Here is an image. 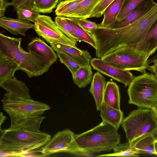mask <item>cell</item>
I'll use <instances>...</instances> for the list:
<instances>
[{
    "mask_svg": "<svg viewBox=\"0 0 157 157\" xmlns=\"http://www.w3.org/2000/svg\"><path fill=\"white\" fill-rule=\"evenodd\" d=\"M157 19V3L147 13L133 23L118 29L99 28L98 37L105 53L138 44L143 41Z\"/></svg>",
    "mask_w": 157,
    "mask_h": 157,
    "instance_id": "cell-1",
    "label": "cell"
},
{
    "mask_svg": "<svg viewBox=\"0 0 157 157\" xmlns=\"http://www.w3.org/2000/svg\"><path fill=\"white\" fill-rule=\"evenodd\" d=\"M21 40L0 33V54L14 61L29 78L47 72L53 64L33 52L25 51L21 46Z\"/></svg>",
    "mask_w": 157,
    "mask_h": 157,
    "instance_id": "cell-2",
    "label": "cell"
},
{
    "mask_svg": "<svg viewBox=\"0 0 157 157\" xmlns=\"http://www.w3.org/2000/svg\"><path fill=\"white\" fill-rule=\"evenodd\" d=\"M45 132L4 130L0 138V156L20 157L26 151L41 148L51 138Z\"/></svg>",
    "mask_w": 157,
    "mask_h": 157,
    "instance_id": "cell-3",
    "label": "cell"
},
{
    "mask_svg": "<svg viewBox=\"0 0 157 157\" xmlns=\"http://www.w3.org/2000/svg\"><path fill=\"white\" fill-rule=\"evenodd\" d=\"M74 138L79 148L87 156L101 151L109 152L120 144L121 136L117 130L102 121L99 124Z\"/></svg>",
    "mask_w": 157,
    "mask_h": 157,
    "instance_id": "cell-4",
    "label": "cell"
},
{
    "mask_svg": "<svg viewBox=\"0 0 157 157\" xmlns=\"http://www.w3.org/2000/svg\"><path fill=\"white\" fill-rule=\"evenodd\" d=\"M121 126L131 145L137 139L157 129V117L151 109L138 107L123 118Z\"/></svg>",
    "mask_w": 157,
    "mask_h": 157,
    "instance_id": "cell-5",
    "label": "cell"
},
{
    "mask_svg": "<svg viewBox=\"0 0 157 157\" xmlns=\"http://www.w3.org/2000/svg\"><path fill=\"white\" fill-rule=\"evenodd\" d=\"M127 93L129 104L151 109L157 101V78L153 73L146 72L134 76Z\"/></svg>",
    "mask_w": 157,
    "mask_h": 157,
    "instance_id": "cell-6",
    "label": "cell"
},
{
    "mask_svg": "<svg viewBox=\"0 0 157 157\" xmlns=\"http://www.w3.org/2000/svg\"><path fill=\"white\" fill-rule=\"evenodd\" d=\"M149 54L130 47L120 48L101 59L112 65L125 71L146 72L149 66Z\"/></svg>",
    "mask_w": 157,
    "mask_h": 157,
    "instance_id": "cell-7",
    "label": "cell"
},
{
    "mask_svg": "<svg viewBox=\"0 0 157 157\" xmlns=\"http://www.w3.org/2000/svg\"><path fill=\"white\" fill-rule=\"evenodd\" d=\"M2 108L10 119L21 116H41L50 109L47 104L31 100L16 98L7 93L1 100Z\"/></svg>",
    "mask_w": 157,
    "mask_h": 157,
    "instance_id": "cell-8",
    "label": "cell"
},
{
    "mask_svg": "<svg viewBox=\"0 0 157 157\" xmlns=\"http://www.w3.org/2000/svg\"><path fill=\"white\" fill-rule=\"evenodd\" d=\"M75 133L66 128L54 135L41 148L45 156L51 154L67 152L77 155L86 156L79 148L74 138Z\"/></svg>",
    "mask_w": 157,
    "mask_h": 157,
    "instance_id": "cell-9",
    "label": "cell"
},
{
    "mask_svg": "<svg viewBox=\"0 0 157 157\" xmlns=\"http://www.w3.org/2000/svg\"><path fill=\"white\" fill-rule=\"evenodd\" d=\"M34 23L36 33L50 44L61 43L77 47V43L66 36L50 16L40 14Z\"/></svg>",
    "mask_w": 157,
    "mask_h": 157,
    "instance_id": "cell-10",
    "label": "cell"
},
{
    "mask_svg": "<svg viewBox=\"0 0 157 157\" xmlns=\"http://www.w3.org/2000/svg\"><path fill=\"white\" fill-rule=\"evenodd\" d=\"M90 63L94 69L122 83L125 87L129 86L134 77L130 71L120 69L101 58H92Z\"/></svg>",
    "mask_w": 157,
    "mask_h": 157,
    "instance_id": "cell-11",
    "label": "cell"
},
{
    "mask_svg": "<svg viewBox=\"0 0 157 157\" xmlns=\"http://www.w3.org/2000/svg\"><path fill=\"white\" fill-rule=\"evenodd\" d=\"M56 53H64L72 59L81 67L90 64L91 56L87 50H82L77 47L61 43L50 44Z\"/></svg>",
    "mask_w": 157,
    "mask_h": 157,
    "instance_id": "cell-12",
    "label": "cell"
},
{
    "mask_svg": "<svg viewBox=\"0 0 157 157\" xmlns=\"http://www.w3.org/2000/svg\"><path fill=\"white\" fill-rule=\"evenodd\" d=\"M45 117L42 116H21L11 119L10 126L8 129L40 132V124Z\"/></svg>",
    "mask_w": 157,
    "mask_h": 157,
    "instance_id": "cell-13",
    "label": "cell"
},
{
    "mask_svg": "<svg viewBox=\"0 0 157 157\" xmlns=\"http://www.w3.org/2000/svg\"><path fill=\"white\" fill-rule=\"evenodd\" d=\"M156 4L153 0H144L138 5L122 21L115 23L111 29L122 28L133 23L147 13Z\"/></svg>",
    "mask_w": 157,
    "mask_h": 157,
    "instance_id": "cell-14",
    "label": "cell"
},
{
    "mask_svg": "<svg viewBox=\"0 0 157 157\" xmlns=\"http://www.w3.org/2000/svg\"><path fill=\"white\" fill-rule=\"evenodd\" d=\"M34 24L28 21L13 19L5 16L0 17V26L12 34H20L25 36V32L29 29L33 28Z\"/></svg>",
    "mask_w": 157,
    "mask_h": 157,
    "instance_id": "cell-15",
    "label": "cell"
},
{
    "mask_svg": "<svg viewBox=\"0 0 157 157\" xmlns=\"http://www.w3.org/2000/svg\"><path fill=\"white\" fill-rule=\"evenodd\" d=\"M0 86L6 90L7 93L14 97L25 99H32L29 94V90L26 84L15 77L0 83Z\"/></svg>",
    "mask_w": 157,
    "mask_h": 157,
    "instance_id": "cell-16",
    "label": "cell"
},
{
    "mask_svg": "<svg viewBox=\"0 0 157 157\" xmlns=\"http://www.w3.org/2000/svg\"><path fill=\"white\" fill-rule=\"evenodd\" d=\"M150 56L157 50V19L153 24L144 39L141 42L128 46Z\"/></svg>",
    "mask_w": 157,
    "mask_h": 157,
    "instance_id": "cell-17",
    "label": "cell"
},
{
    "mask_svg": "<svg viewBox=\"0 0 157 157\" xmlns=\"http://www.w3.org/2000/svg\"><path fill=\"white\" fill-rule=\"evenodd\" d=\"M106 82L105 78L98 71L94 75L89 90L95 100L97 110H100L104 103Z\"/></svg>",
    "mask_w": 157,
    "mask_h": 157,
    "instance_id": "cell-18",
    "label": "cell"
},
{
    "mask_svg": "<svg viewBox=\"0 0 157 157\" xmlns=\"http://www.w3.org/2000/svg\"><path fill=\"white\" fill-rule=\"evenodd\" d=\"M29 51L33 52L53 64L58 59L57 54L40 38L35 37L33 38L27 46Z\"/></svg>",
    "mask_w": 157,
    "mask_h": 157,
    "instance_id": "cell-19",
    "label": "cell"
},
{
    "mask_svg": "<svg viewBox=\"0 0 157 157\" xmlns=\"http://www.w3.org/2000/svg\"><path fill=\"white\" fill-rule=\"evenodd\" d=\"M125 1L115 0L113 2L104 12L103 20L98 27L111 29L116 23Z\"/></svg>",
    "mask_w": 157,
    "mask_h": 157,
    "instance_id": "cell-20",
    "label": "cell"
},
{
    "mask_svg": "<svg viewBox=\"0 0 157 157\" xmlns=\"http://www.w3.org/2000/svg\"><path fill=\"white\" fill-rule=\"evenodd\" d=\"M100 111L102 121L118 130L124 118L123 112L121 109H114L104 102Z\"/></svg>",
    "mask_w": 157,
    "mask_h": 157,
    "instance_id": "cell-21",
    "label": "cell"
},
{
    "mask_svg": "<svg viewBox=\"0 0 157 157\" xmlns=\"http://www.w3.org/2000/svg\"><path fill=\"white\" fill-rule=\"evenodd\" d=\"M104 102L112 107L120 109V95L118 85L113 81L106 82L104 95Z\"/></svg>",
    "mask_w": 157,
    "mask_h": 157,
    "instance_id": "cell-22",
    "label": "cell"
},
{
    "mask_svg": "<svg viewBox=\"0 0 157 157\" xmlns=\"http://www.w3.org/2000/svg\"><path fill=\"white\" fill-rule=\"evenodd\" d=\"M155 140L153 134L147 133L137 139L133 142L132 145L139 154L144 153L155 155Z\"/></svg>",
    "mask_w": 157,
    "mask_h": 157,
    "instance_id": "cell-23",
    "label": "cell"
},
{
    "mask_svg": "<svg viewBox=\"0 0 157 157\" xmlns=\"http://www.w3.org/2000/svg\"><path fill=\"white\" fill-rule=\"evenodd\" d=\"M21 70L20 66L9 57L0 54V83L14 77L16 71Z\"/></svg>",
    "mask_w": 157,
    "mask_h": 157,
    "instance_id": "cell-24",
    "label": "cell"
},
{
    "mask_svg": "<svg viewBox=\"0 0 157 157\" xmlns=\"http://www.w3.org/2000/svg\"><path fill=\"white\" fill-rule=\"evenodd\" d=\"M103 0H84L73 13L71 17L87 19Z\"/></svg>",
    "mask_w": 157,
    "mask_h": 157,
    "instance_id": "cell-25",
    "label": "cell"
},
{
    "mask_svg": "<svg viewBox=\"0 0 157 157\" xmlns=\"http://www.w3.org/2000/svg\"><path fill=\"white\" fill-rule=\"evenodd\" d=\"M72 76L74 83L79 88L86 87L91 82L93 77L91 65L81 67Z\"/></svg>",
    "mask_w": 157,
    "mask_h": 157,
    "instance_id": "cell-26",
    "label": "cell"
},
{
    "mask_svg": "<svg viewBox=\"0 0 157 157\" xmlns=\"http://www.w3.org/2000/svg\"><path fill=\"white\" fill-rule=\"evenodd\" d=\"M84 0L60 1L55 11L57 16L70 17L79 5Z\"/></svg>",
    "mask_w": 157,
    "mask_h": 157,
    "instance_id": "cell-27",
    "label": "cell"
},
{
    "mask_svg": "<svg viewBox=\"0 0 157 157\" xmlns=\"http://www.w3.org/2000/svg\"><path fill=\"white\" fill-rule=\"evenodd\" d=\"M113 153L101 155L97 156L138 157L140 155L132 145H130L129 141L121 144H120L113 148Z\"/></svg>",
    "mask_w": 157,
    "mask_h": 157,
    "instance_id": "cell-28",
    "label": "cell"
},
{
    "mask_svg": "<svg viewBox=\"0 0 157 157\" xmlns=\"http://www.w3.org/2000/svg\"><path fill=\"white\" fill-rule=\"evenodd\" d=\"M64 17L73 29L75 34L78 37V41L86 42L95 49L96 48L95 42L91 35L78 25L71 17Z\"/></svg>",
    "mask_w": 157,
    "mask_h": 157,
    "instance_id": "cell-29",
    "label": "cell"
},
{
    "mask_svg": "<svg viewBox=\"0 0 157 157\" xmlns=\"http://www.w3.org/2000/svg\"><path fill=\"white\" fill-rule=\"evenodd\" d=\"M59 0H34L31 6L39 13H50L56 8Z\"/></svg>",
    "mask_w": 157,
    "mask_h": 157,
    "instance_id": "cell-30",
    "label": "cell"
},
{
    "mask_svg": "<svg viewBox=\"0 0 157 157\" xmlns=\"http://www.w3.org/2000/svg\"><path fill=\"white\" fill-rule=\"evenodd\" d=\"M55 22L58 28L66 36L77 43L78 41V37L64 17L57 16L55 18Z\"/></svg>",
    "mask_w": 157,
    "mask_h": 157,
    "instance_id": "cell-31",
    "label": "cell"
},
{
    "mask_svg": "<svg viewBox=\"0 0 157 157\" xmlns=\"http://www.w3.org/2000/svg\"><path fill=\"white\" fill-rule=\"evenodd\" d=\"M17 19L34 22L40 13L34 10L31 6H25L16 10Z\"/></svg>",
    "mask_w": 157,
    "mask_h": 157,
    "instance_id": "cell-32",
    "label": "cell"
},
{
    "mask_svg": "<svg viewBox=\"0 0 157 157\" xmlns=\"http://www.w3.org/2000/svg\"><path fill=\"white\" fill-rule=\"evenodd\" d=\"M144 0H125L116 23L122 21L138 5Z\"/></svg>",
    "mask_w": 157,
    "mask_h": 157,
    "instance_id": "cell-33",
    "label": "cell"
},
{
    "mask_svg": "<svg viewBox=\"0 0 157 157\" xmlns=\"http://www.w3.org/2000/svg\"><path fill=\"white\" fill-rule=\"evenodd\" d=\"M57 54L61 63L67 67L72 76L74 75L81 66L66 54L62 52H57Z\"/></svg>",
    "mask_w": 157,
    "mask_h": 157,
    "instance_id": "cell-34",
    "label": "cell"
},
{
    "mask_svg": "<svg viewBox=\"0 0 157 157\" xmlns=\"http://www.w3.org/2000/svg\"><path fill=\"white\" fill-rule=\"evenodd\" d=\"M71 18L78 25L89 33L98 27V24L96 23L87 20V19Z\"/></svg>",
    "mask_w": 157,
    "mask_h": 157,
    "instance_id": "cell-35",
    "label": "cell"
},
{
    "mask_svg": "<svg viewBox=\"0 0 157 157\" xmlns=\"http://www.w3.org/2000/svg\"><path fill=\"white\" fill-rule=\"evenodd\" d=\"M114 0H103L94 9L90 18L101 17L107 7Z\"/></svg>",
    "mask_w": 157,
    "mask_h": 157,
    "instance_id": "cell-36",
    "label": "cell"
},
{
    "mask_svg": "<svg viewBox=\"0 0 157 157\" xmlns=\"http://www.w3.org/2000/svg\"><path fill=\"white\" fill-rule=\"evenodd\" d=\"M34 0H12L9 2V6H13L14 11H16L20 7L25 6H31Z\"/></svg>",
    "mask_w": 157,
    "mask_h": 157,
    "instance_id": "cell-37",
    "label": "cell"
},
{
    "mask_svg": "<svg viewBox=\"0 0 157 157\" xmlns=\"http://www.w3.org/2000/svg\"><path fill=\"white\" fill-rule=\"evenodd\" d=\"M9 2L7 0H0V17L5 16L4 13L6 8L9 6Z\"/></svg>",
    "mask_w": 157,
    "mask_h": 157,
    "instance_id": "cell-38",
    "label": "cell"
},
{
    "mask_svg": "<svg viewBox=\"0 0 157 157\" xmlns=\"http://www.w3.org/2000/svg\"><path fill=\"white\" fill-rule=\"evenodd\" d=\"M147 70L153 73L157 78V62L149 66Z\"/></svg>",
    "mask_w": 157,
    "mask_h": 157,
    "instance_id": "cell-39",
    "label": "cell"
},
{
    "mask_svg": "<svg viewBox=\"0 0 157 157\" xmlns=\"http://www.w3.org/2000/svg\"><path fill=\"white\" fill-rule=\"evenodd\" d=\"M157 62V54L155 55L152 58L148 59V63L149 64L151 63H154Z\"/></svg>",
    "mask_w": 157,
    "mask_h": 157,
    "instance_id": "cell-40",
    "label": "cell"
},
{
    "mask_svg": "<svg viewBox=\"0 0 157 157\" xmlns=\"http://www.w3.org/2000/svg\"><path fill=\"white\" fill-rule=\"evenodd\" d=\"M0 126L1 128L2 124L4 123V121L7 118V117L3 114L2 112H1L0 113Z\"/></svg>",
    "mask_w": 157,
    "mask_h": 157,
    "instance_id": "cell-41",
    "label": "cell"
},
{
    "mask_svg": "<svg viewBox=\"0 0 157 157\" xmlns=\"http://www.w3.org/2000/svg\"><path fill=\"white\" fill-rule=\"evenodd\" d=\"M151 109L153 111L157 117V101Z\"/></svg>",
    "mask_w": 157,
    "mask_h": 157,
    "instance_id": "cell-42",
    "label": "cell"
},
{
    "mask_svg": "<svg viewBox=\"0 0 157 157\" xmlns=\"http://www.w3.org/2000/svg\"><path fill=\"white\" fill-rule=\"evenodd\" d=\"M155 147L156 152L155 155L157 156V140H156L155 142Z\"/></svg>",
    "mask_w": 157,
    "mask_h": 157,
    "instance_id": "cell-43",
    "label": "cell"
},
{
    "mask_svg": "<svg viewBox=\"0 0 157 157\" xmlns=\"http://www.w3.org/2000/svg\"><path fill=\"white\" fill-rule=\"evenodd\" d=\"M156 140H157V129L153 134Z\"/></svg>",
    "mask_w": 157,
    "mask_h": 157,
    "instance_id": "cell-44",
    "label": "cell"
},
{
    "mask_svg": "<svg viewBox=\"0 0 157 157\" xmlns=\"http://www.w3.org/2000/svg\"></svg>",
    "mask_w": 157,
    "mask_h": 157,
    "instance_id": "cell-45",
    "label": "cell"
}]
</instances>
